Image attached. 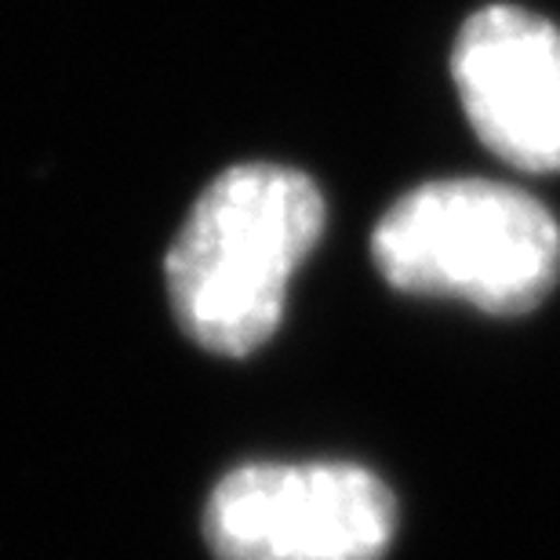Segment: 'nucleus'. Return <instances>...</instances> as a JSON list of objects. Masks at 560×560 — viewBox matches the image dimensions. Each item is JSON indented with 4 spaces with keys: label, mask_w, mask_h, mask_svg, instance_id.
Instances as JSON below:
<instances>
[{
    "label": "nucleus",
    "mask_w": 560,
    "mask_h": 560,
    "mask_svg": "<svg viewBox=\"0 0 560 560\" xmlns=\"http://www.w3.org/2000/svg\"><path fill=\"white\" fill-rule=\"evenodd\" d=\"M372 252L394 288L495 317L532 313L560 277L557 219L524 189L488 178L411 189L375 226Z\"/></svg>",
    "instance_id": "f03ea898"
},
{
    "label": "nucleus",
    "mask_w": 560,
    "mask_h": 560,
    "mask_svg": "<svg viewBox=\"0 0 560 560\" xmlns=\"http://www.w3.org/2000/svg\"><path fill=\"white\" fill-rule=\"evenodd\" d=\"M324 197L295 167L237 164L197 197L167 252L175 320L211 353L270 342L291 277L317 248Z\"/></svg>",
    "instance_id": "f257e3e1"
},
{
    "label": "nucleus",
    "mask_w": 560,
    "mask_h": 560,
    "mask_svg": "<svg viewBox=\"0 0 560 560\" xmlns=\"http://www.w3.org/2000/svg\"><path fill=\"white\" fill-rule=\"evenodd\" d=\"M452 77L477 139L517 172H560V30L491 4L452 48Z\"/></svg>",
    "instance_id": "20e7f679"
},
{
    "label": "nucleus",
    "mask_w": 560,
    "mask_h": 560,
    "mask_svg": "<svg viewBox=\"0 0 560 560\" xmlns=\"http://www.w3.org/2000/svg\"><path fill=\"white\" fill-rule=\"evenodd\" d=\"M397 499L357 463H252L215 485L205 539L215 560H383Z\"/></svg>",
    "instance_id": "7ed1b4c3"
}]
</instances>
